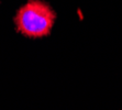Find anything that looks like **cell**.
Returning <instances> with one entry per match:
<instances>
[{
	"label": "cell",
	"mask_w": 122,
	"mask_h": 110,
	"mask_svg": "<svg viewBox=\"0 0 122 110\" xmlns=\"http://www.w3.org/2000/svg\"><path fill=\"white\" fill-rule=\"evenodd\" d=\"M56 19L55 11L41 0H29L17 12V31L31 39L44 37L51 33Z\"/></svg>",
	"instance_id": "cell-1"
}]
</instances>
